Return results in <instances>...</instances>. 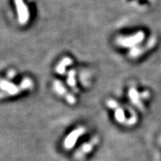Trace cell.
Returning <instances> with one entry per match:
<instances>
[{
	"label": "cell",
	"mask_w": 161,
	"mask_h": 161,
	"mask_svg": "<svg viewBox=\"0 0 161 161\" xmlns=\"http://www.w3.org/2000/svg\"><path fill=\"white\" fill-rule=\"evenodd\" d=\"M115 43L120 49L126 50L129 59L138 60L155 47L158 38L155 35L146 29H138L118 35L115 39Z\"/></svg>",
	"instance_id": "6da1fadb"
},
{
	"label": "cell",
	"mask_w": 161,
	"mask_h": 161,
	"mask_svg": "<svg viewBox=\"0 0 161 161\" xmlns=\"http://www.w3.org/2000/svg\"><path fill=\"white\" fill-rule=\"evenodd\" d=\"M127 96L131 107L144 111L146 104L150 102L152 94L148 88L142 87L137 84L132 83L127 90Z\"/></svg>",
	"instance_id": "7a4b0ae2"
},
{
	"label": "cell",
	"mask_w": 161,
	"mask_h": 161,
	"mask_svg": "<svg viewBox=\"0 0 161 161\" xmlns=\"http://www.w3.org/2000/svg\"><path fill=\"white\" fill-rule=\"evenodd\" d=\"M107 106L114 110V117L119 123H124L130 125V121L127 118L126 114L134 110L133 107H125L118 103L117 101L110 98L107 101Z\"/></svg>",
	"instance_id": "3957f363"
},
{
	"label": "cell",
	"mask_w": 161,
	"mask_h": 161,
	"mask_svg": "<svg viewBox=\"0 0 161 161\" xmlns=\"http://www.w3.org/2000/svg\"><path fill=\"white\" fill-rule=\"evenodd\" d=\"M85 132L86 129L84 127H78L70 132L64 140V148H66V150H69L73 148L80 136L85 134Z\"/></svg>",
	"instance_id": "277c9868"
},
{
	"label": "cell",
	"mask_w": 161,
	"mask_h": 161,
	"mask_svg": "<svg viewBox=\"0 0 161 161\" xmlns=\"http://www.w3.org/2000/svg\"><path fill=\"white\" fill-rule=\"evenodd\" d=\"M98 142V138L97 136H94L91 140L87 141L82 145L81 146L78 148L74 154V158L76 160H81L87 155L92 150V148L95 147Z\"/></svg>",
	"instance_id": "5b68a950"
},
{
	"label": "cell",
	"mask_w": 161,
	"mask_h": 161,
	"mask_svg": "<svg viewBox=\"0 0 161 161\" xmlns=\"http://www.w3.org/2000/svg\"><path fill=\"white\" fill-rule=\"evenodd\" d=\"M16 10L18 16V21L21 25H25L29 22V10L23 0H14Z\"/></svg>",
	"instance_id": "8992f818"
},
{
	"label": "cell",
	"mask_w": 161,
	"mask_h": 161,
	"mask_svg": "<svg viewBox=\"0 0 161 161\" xmlns=\"http://www.w3.org/2000/svg\"><path fill=\"white\" fill-rule=\"evenodd\" d=\"M0 90L5 96H16L19 93L22 89L9 80L0 79Z\"/></svg>",
	"instance_id": "52a82bcc"
},
{
	"label": "cell",
	"mask_w": 161,
	"mask_h": 161,
	"mask_svg": "<svg viewBox=\"0 0 161 161\" xmlns=\"http://www.w3.org/2000/svg\"><path fill=\"white\" fill-rule=\"evenodd\" d=\"M133 8L138 11H147L153 5V0H126Z\"/></svg>",
	"instance_id": "ba28073f"
},
{
	"label": "cell",
	"mask_w": 161,
	"mask_h": 161,
	"mask_svg": "<svg viewBox=\"0 0 161 161\" xmlns=\"http://www.w3.org/2000/svg\"><path fill=\"white\" fill-rule=\"evenodd\" d=\"M72 64V60L69 57L64 58L56 66V72L60 75H64L66 72V69L68 66L71 65Z\"/></svg>",
	"instance_id": "9c48e42d"
},
{
	"label": "cell",
	"mask_w": 161,
	"mask_h": 161,
	"mask_svg": "<svg viewBox=\"0 0 161 161\" xmlns=\"http://www.w3.org/2000/svg\"><path fill=\"white\" fill-rule=\"evenodd\" d=\"M53 88L55 91L60 96H66L68 94L65 86L59 80H55V82L53 83Z\"/></svg>",
	"instance_id": "30bf717a"
},
{
	"label": "cell",
	"mask_w": 161,
	"mask_h": 161,
	"mask_svg": "<svg viewBox=\"0 0 161 161\" xmlns=\"http://www.w3.org/2000/svg\"><path fill=\"white\" fill-rule=\"evenodd\" d=\"M67 77V84H69V86H71V87H75L76 84L75 70H70L69 73H68Z\"/></svg>",
	"instance_id": "8fae6325"
},
{
	"label": "cell",
	"mask_w": 161,
	"mask_h": 161,
	"mask_svg": "<svg viewBox=\"0 0 161 161\" xmlns=\"http://www.w3.org/2000/svg\"><path fill=\"white\" fill-rule=\"evenodd\" d=\"M33 86V82L32 80L30 79L29 78H25L22 80V82L20 83V88L22 90H27V89H30V88L32 87Z\"/></svg>",
	"instance_id": "7c38bea8"
},
{
	"label": "cell",
	"mask_w": 161,
	"mask_h": 161,
	"mask_svg": "<svg viewBox=\"0 0 161 161\" xmlns=\"http://www.w3.org/2000/svg\"><path fill=\"white\" fill-rule=\"evenodd\" d=\"M65 98L69 104H75V98L72 95H71V94L68 93L67 95L65 96Z\"/></svg>",
	"instance_id": "4fadbf2b"
}]
</instances>
